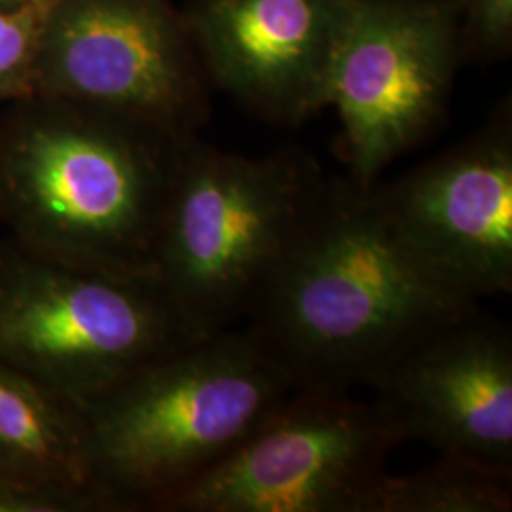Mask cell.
Masks as SVG:
<instances>
[{"mask_svg":"<svg viewBox=\"0 0 512 512\" xmlns=\"http://www.w3.org/2000/svg\"><path fill=\"white\" fill-rule=\"evenodd\" d=\"M353 0H194L183 16L209 82L258 118L298 126L329 107Z\"/></svg>","mask_w":512,"mask_h":512,"instance_id":"10","label":"cell"},{"mask_svg":"<svg viewBox=\"0 0 512 512\" xmlns=\"http://www.w3.org/2000/svg\"><path fill=\"white\" fill-rule=\"evenodd\" d=\"M463 54L503 57L512 44V0H461Z\"/></svg>","mask_w":512,"mask_h":512,"instance_id":"16","label":"cell"},{"mask_svg":"<svg viewBox=\"0 0 512 512\" xmlns=\"http://www.w3.org/2000/svg\"><path fill=\"white\" fill-rule=\"evenodd\" d=\"M403 442L380 404L300 387L154 511L359 512Z\"/></svg>","mask_w":512,"mask_h":512,"instance_id":"7","label":"cell"},{"mask_svg":"<svg viewBox=\"0 0 512 512\" xmlns=\"http://www.w3.org/2000/svg\"><path fill=\"white\" fill-rule=\"evenodd\" d=\"M475 310L414 255L374 188L329 181L249 330L298 387L349 393Z\"/></svg>","mask_w":512,"mask_h":512,"instance_id":"1","label":"cell"},{"mask_svg":"<svg viewBox=\"0 0 512 512\" xmlns=\"http://www.w3.org/2000/svg\"><path fill=\"white\" fill-rule=\"evenodd\" d=\"M27 2H29V4H31L35 10H37L38 16L42 18L54 0H27Z\"/></svg>","mask_w":512,"mask_h":512,"instance_id":"17","label":"cell"},{"mask_svg":"<svg viewBox=\"0 0 512 512\" xmlns=\"http://www.w3.org/2000/svg\"><path fill=\"white\" fill-rule=\"evenodd\" d=\"M31 90L173 141L209 116V76L167 0H54L42 16Z\"/></svg>","mask_w":512,"mask_h":512,"instance_id":"6","label":"cell"},{"mask_svg":"<svg viewBox=\"0 0 512 512\" xmlns=\"http://www.w3.org/2000/svg\"><path fill=\"white\" fill-rule=\"evenodd\" d=\"M29 4L27 0H0V8L2 10H18L21 6Z\"/></svg>","mask_w":512,"mask_h":512,"instance_id":"18","label":"cell"},{"mask_svg":"<svg viewBox=\"0 0 512 512\" xmlns=\"http://www.w3.org/2000/svg\"><path fill=\"white\" fill-rule=\"evenodd\" d=\"M0 131V226L27 255L154 279L183 147L103 110L44 97Z\"/></svg>","mask_w":512,"mask_h":512,"instance_id":"2","label":"cell"},{"mask_svg":"<svg viewBox=\"0 0 512 512\" xmlns=\"http://www.w3.org/2000/svg\"><path fill=\"white\" fill-rule=\"evenodd\" d=\"M196 338L156 279L69 268L0 241V363L80 412Z\"/></svg>","mask_w":512,"mask_h":512,"instance_id":"5","label":"cell"},{"mask_svg":"<svg viewBox=\"0 0 512 512\" xmlns=\"http://www.w3.org/2000/svg\"><path fill=\"white\" fill-rule=\"evenodd\" d=\"M374 190L406 245L450 291L473 304L512 293L509 105L458 147Z\"/></svg>","mask_w":512,"mask_h":512,"instance_id":"9","label":"cell"},{"mask_svg":"<svg viewBox=\"0 0 512 512\" xmlns=\"http://www.w3.org/2000/svg\"><path fill=\"white\" fill-rule=\"evenodd\" d=\"M512 465L440 454L408 475L385 473L359 512H509Z\"/></svg>","mask_w":512,"mask_h":512,"instance_id":"13","label":"cell"},{"mask_svg":"<svg viewBox=\"0 0 512 512\" xmlns=\"http://www.w3.org/2000/svg\"><path fill=\"white\" fill-rule=\"evenodd\" d=\"M40 16L31 4L0 8V97L31 88Z\"/></svg>","mask_w":512,"mask_h":512,"instance_id":"15","label":"cell"},{"mask_svg":"<svg viewBox=\"0 0 512 512\" xmlns=\"http://www.w3.org/2000/svg\"><path fill=\"white\" fill-rule=\"evenodd\" d=\"M0 465L118 511L93 473L82 412L48 387L0 363Z\"/></svg>","mask_w":512,"mask_h":512,"instance_id":"12","label":"cell"},{"mask_svg":"<svg viewBox=\"0 0 512 512\" xmlns=\"http://www.w3.org/2000/svg\"><path fill=\"white\" fill-rule=\"evenodd\" d=\"M329 179L308 154L262 158L183 147L158 241L154 279L198 336L249 319Z\"/></svg>","mask_w":512,"mask_h":512,"instance_id":"4","label":"cell"},{"mask_svg":"<svg viewBox=\"0 0 512 512\" xmlns=\"http://www.w3.org/2000/svg\"><path fill=\"white\" fill-rule=\"evenodd\" d=\"M0 512H110L93 495L80 494L0 465Z\"/></svg>","mask_w":512,"mask_h":512,"instance_id":"14","label":"cell"},{"mask_svg":"<svg viewBox=\"0 0 512 512\" xmlns=\"http://www.w3.org/2000/svg\"><path fill=\"white\" fill-rule=\"evenodd\" d=\"M300 389L249 329L196 338L84 412L97 484L118 511L156 509Z\"/></svg>","mask_w":512,"mask_h":512,"instance_id":"3","label":"cell"},{"mask_svg":"<svg viewBox=\"0 0 512 512\" xmlns=\"http://www.w3.org/2000/svg\"><path fill=\"white\" fill-rule=\"evenodd\" d=\"M463 55L461 0H353L330 74L349 181L380 173L437 128Z\"/></svg>","mask_w":512,"mask_h":512,"instance_id":"8","label":"cell"},{"mask_svg":"<svg viewBox=\"0 0 512 512\" xmlns=\"http://www.w3.org/2000/svg\"><path fill=\"white\" fill-rule=\"evenodd\" d=\"M404 440L512 465V338L476 313L425 336L370 384Z\"/></svg>","mask_w":512,"mask_h":512,"instance_id":"11","label":"cell"}]
</instances>
